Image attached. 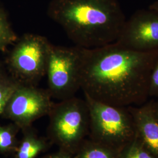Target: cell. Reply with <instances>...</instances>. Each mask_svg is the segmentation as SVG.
<instances>
[{"mask_svg": "<svg viewBox=\"0 0 158 158\" xmlns=\"http://www.w3.org/2000/svg\"><path fill=\"white\" fill-rule=\"evenodd\" d=\"M158 49L133 51L116 42L83 48L81 89L98 102L128 107L148 101L149 85Z\"/></svg>", "mask_w": 158, "mask_h": 158, "instance_id": "6da1fadb", "label": "cell"}, {"mask_svg": "<svg viewBox=\"0 0 158 158\" xmlns=\"http://www.w3.org/2000/svg\"><path fill=\"white\" fill-rule=\"evenodd\" d=\"M47 14L74 45L85 49L115 42L126 21L118 0H51Z\"/></svg>", "mask_w": 158, "mask_h": 158, "instance_id": "7a4b0ae2", "label": "cell"}, {"mask_svg": "<svg viewBox=\"0 0 158 158\" xmlns=\"http://www.w3.org/2000/svg\"><path fill=\"white\" fill-rule=\"evenodd\" d=\"M49 140L73 156L88 138L90 113L85 100L74 96L53 103L48 115Z\"/></svg>", "mask_w": 158, "mask_h": 158, "instance_id": "3957f363", "label": "cell"}, {"mask_svg": "<svg viewBox=\"0 0 158 158\" xmlns=\"http://www.w3.org/2000/svg\"><path fill=\"white\" fill-rule=\"evenodd\" d=\"M84 95L90 113L88 138L120 152L136 136L135 125L128 108L98 102Z\"/></svg>", "mask_w": 158, "mask_h": 158, "instance_id": "277c9868", "label": "cell"}, {"mask_svg": "<svg viewBox=\"0 0 158 158\" xmlns=\"http://www.w3.org/2000/svg\"><path fill=\"white\" fill-rule=\"evenodd\" d=\"M14 44L8 59L10 75L21 85L38 86L46 76L52 44L32 33L23 34Z\"/></svg>", "mask_w": 158, "mask_h": 158, "instance_id": "5b68a950", "label": "cell"}, {"mask_svg": "<svg viewBox=\"0 0 158 158\" xmlns=\"http://www.w3.org/2000/svg\"><path fill=\"white\" fill-rule=\"evenodd\" d=\"M82 48L52 44L46 76L52 98L59 101L70 98L81 89Z\"/></svg>", "mask_w": 158, "mask_h": 158, "instance_id": "8992f818", "label": "cell"}, {"mask_svg": "<svg viewBox=\"0 0 158 158\" xmlns=\"http://www.w3.org/2000/svg\"><path fill=\"white\" fill-rule=\"evenodd\" d=\"M53 103L47 89L19 85L8 102L3 114L23 131L31 128L38 119L48 115Z\"/></svg>", "mask_w": 158, "mask_h": 158, "instance_id": "52a82bcc", "label": "cell"}, {"mask_svg": "<svg viewBox=\"0 0 158 158\" xmlns=\"http://www.w3.org/2000/svg\"><path fill=\"white\" fill-rule=\"evenodd\" d=\"M131 50L148 52L158 49V13L140 10L126 19L115 42Z\"/></svg>", "mask_w": 158, "mask_h": 158, "instance_id": "ba28073f", "label": "cell"}, {"mask_svg": "<svg viewBox=\"0 0 158 158\" xmlns=\"http://www.w3.org/2000/svg\"><path fill=\"white\" fill-rule=\"evenodd\" d=\"M128 108L134 121L136 136L158 158V120L153 111V100Z\"/></svg>", "mask_w": 158, "mask_h": 158, "instance_id": "9c48e42d", "label": "cell"}, {"mask_svg": "<svg viewBox=\"0 0 158 158\" xmlns=\"http://www.w3.org/2000/svg\"><path fill=\"white\" fill-rule=\"evenodd\" d=\"M23 132V136L17 147L15 158H35L48 148L47 141L38 135L32 127Z\"/></svg>", "mask_w": 158, "mask_h": 158, "instance_id": "30bf717a", "label": "cell"}, {"mask_svg": "<svg viewBox=\"0 0 158 158\" xmlns=\"http://www.w3.org/2000/svg\"><path fill=\"white\" fill-rule=\"evenodd\" d=\"M120 152L87 138L73 158H119Z\"/></svg>", "mask_w": 158, "mask_h": 158, "instance_id": "8fae6325", "label": "cell"}, {"mask_svg": "<svg viewBox=\"0 0 158 158\" xmlns=\"http://www.w3.org/2000/svg\"><path fill=\"white\" fill-rule=\"evenodd\" d=\"M19 85L10 74L0 69V115L4 113L8 102Z\"/></svg>", "mask_w": 158, "mask_h": 158, "instance_id": "7c38bea8", "label": "cell"}, {"mask_svg": "<svg viewBox=\"0 0 158 158\" xmlns=\"http://www.w3.org/2000/svg\"><path fill=\"white\" fill-rule=\"evenodd\" d=\"M119 158H156L136 136L120 152Z\"/></svg>", "mask_w": 158, "mask_h": 158, "instance_id": "4fadbf2b", "label": "cell"}, {"mask_svg": "<svg viewBox=\"0 0 158 158\" xmlns=\"http://www.w3.org/2000/svg\"><path fill=\"white\" fill-rule=\"evenodd\" d=\"M17 39L6 12L0 7V50L14 44Z\"/></svg>", "mask_w": 158, "mask_h": 158, "instance_id": "5bb4252c", "label": "cell"}, {"mask_svg": "<svg viewBox=\"0 0 158 158\" xmlns=\"http://www.w3.org/2000/svg\"><path fill=\"white\" fill-rule=\"evenodd\" d=\"M13 128L0 127V150L12 149L16 144L15 133Z\"/></svg>", "mask_w": 158, "mask_h": 158, "instance_id": "9a60e30c", "label": "cell"}, {"mask_svg": "<svg viewBox=\"0 0 158 158\" xmlns=\"http://www.w3.org/2000/svg\"><path fill=\"white\" fill-rule=\"evenodd\" d=\"M149 97L158 98V56L155 63L151 73L149 85Z\"/></svg>", "mask_w": 158, "mask_h": 158, "instance_id": "2e32d148", "label": "cell"}, {"mask_svg": "<svg viewBox=\"0 0 158 158\" xmlns=\"http://www.w3.org/2000/svg\"><path fill=\"white\" fill-rule=\"evenodd\" d=\"M42 158H73V155L66 152L59 150L56 152L46 155Z\"/></svg>", "mask_w": 158, "mask_h": 158, "instance_id": "e0dca14e", "label": "cell"}, {"mask_svg": "<svg viewBox=\"0 0 158 158\" xmlns=\"http://www.w3.org/2000/svg\"><path fill=\"white\" fill-rule=\"evenodd\" d=\"M153 108L155 115L158 120V100L157 101L153 100Z\"/></svg>", "mask_w": 158, "mask_h": 158, "instance_id": "ac0fdd59", "label": "cell"}, {"mask_svg": "<svg viewBox=\"0 0 158 158\" xmlns=\"http://www.w3.org/2000/svg\"><path fill=\"white\" fill-rule=\"evenodd\" d=\"M148 8L158 13V0L153 2L152 4H151L150 6H149Z\"/></svg>", "mask_w": 158, "mask_h": 158, "instance_id": "d6986e66", "label": "cell"}]
</instances>
